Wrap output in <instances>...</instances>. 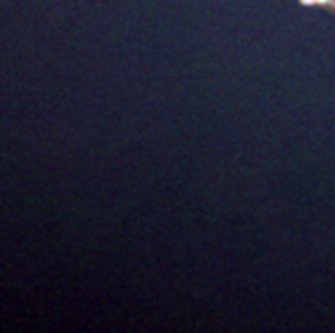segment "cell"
<instances>
[{
	"label": "cell",
	"mask_w": 335,
	"mask_h": 333,
	"mask_svg": "<svg viewBox=\"0 0 335 333\" xmlns=\"http://www.w3.org/2000/svg\"><path fill=\"white\" fill-rule=\"evenodd\" d=\"M303 5H327V3H331V0H301Z\"/></svg>",
	"instance_id": "cell-1"
}]
</instances>
